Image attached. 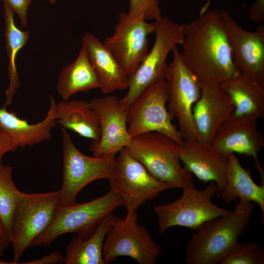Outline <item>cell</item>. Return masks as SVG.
<instances>
[{
  "mask_svg": "<svg viewBox=\"0 0 264 264\" xmlns=\"http://www.w3.org/2000/svg\"><path fill=\"white\" fill-rule=\"evenodd\" d=\"M81 43L98 79L102 93L127 89L129 77L104 43L90 33L83 36Z\"/></svg>",
  "mask_w": 264,
  "mask_h": 264,
  "instance_id": "19",
  "label": "cell"
},
{
  "mask_svg": "<svg viewBox=\"0 0 264 264\" xmlns=\"http://www.w3.org/2000/svg\"><path fill=\"white\" fill-rule=\"evenodd\" d=\"M154 22L142 18H131L120 13L113 35L104 44L110 51L129 77L138 68L148 51V36L154 32Z\"/></svg>",
  "mask_w": 264,
  "mask_h": 264,
  "instance_id": "13",
  "label": "cell"
},
{
  "mask_svg": "<svg viewBox=\"0 0 264 264\" xmlns=\"http://www.w3.org/2000/svg\"><path fill=\"white\" fill-rule=\"evenodd\" d=\"M117 217L111 213L100 223L88 238L78 236L72 238L66 246L64 255L65 264H105L103 247L106 234Z\"/></svg>",
  "mask_w": 264,
  "mask_h": 264,
  "instance_id": "24",
  "label": "cell"
},
{
  "mask_svg": "<svg viewBox=\"0 0 264 264\" xmlns=\"http://www.w3.org/2000/svg\"><path fill=\"white\" fill-rule=\"evenodd\" d=\"M256 206L239 200L230 214L208 220L195 230L185 247L187 264H218L232 252L247 230Z\"/></svg>",
  "mask_w": 264,
  "mask_h": 264,
  "instance_id": "2",
  "label": "cell"
},
{
  "mask_svg": "<svg viewBox=\"0 0 264 264\" xmlns=\"http://www.w3.org/2000/svg\"><path fill=\"white\" fill-rule=\"evenodd\" d=\"M56 122L63 128L93 141L100 139L99 120L89 102L75 99L56 103Z\"/></svg>",
  "mask_w": 264,
  "mask_h": 264,
  "instance_id": "23",
  "label": "cell"
},
{
  "mask_svg": "<svg viewBox=\"0 0 264 264\" xmlns=\"http://www.w3.org/2000/svg\"><path fill=\"white\" fill-rule=\"evenodd\" d=\"M12 170L11 166L0 165V223L10 241L19 191L12 177Z\"/></svg>",
  "mask_w": 264,
  "mask_h": 264,
  "instance_id": "27",
  "label": "cell"
},
{
  "mask_svg": "<svg viewBox=\"0 0 264 264\" xmlns=\"http://www.w3.org/2000/svg\"><path fill=\"white\" fill-rule=\"evenodd\" d=\"M182 189V194L178 198L154 207L160 233L176 226L195 230L208 220L233 212L213 202V198L219 192L214 182H210L205 189L199 190L195 187L192 178Z\"/></svg>",
  "mask_w": 264,
  "mask_h": 264,
  "instance_id": "6",
  "label": "cell"
},
{
  "mask_svg": "<svg viewBox=\"0 0 264 264\" xmlns=\"http://www.w3.org/2000/svg\"><path fill=\"white\" fill-rule=\"evenodd\" d=\"M17 146L11 137L0 126V165L4 155L10 152H14L18 149Z\"/></svg>",
  "mask_w": 264,
  "mask_h": 264,
  "instance_id": "31",
  "label": "cell"
},
{
  "mask_svg": "<svg viewBox=\"0 0 264 264\" xmlns=\"http://www.w3.org/2000/svg\"><path fill=\"white\" fill-rule=\"evenodd\" d=\"M50 105L45 117L36 124L21 119L14 111L0 108V126L11 137L18 148L32 147L51 137V129L56 122V102L50 96Z\"/></svg>",
  "mask_w": 264,
  "mask_h": 264,
  "instance_id": "20",
  "label": "cell"
},
{
  "mask_svg": "<svg viewBox=\"0 0 264 264\" xmlns=\"http://www.w3.org/2000/svg\"><path fill=\"white\" fill-rule=\"evenodd\" d=\"M46 0L51 4H54L57 1V0Z\"/></svg>",
  "mask_w": 264,
  "mask_h": 264,
  "instance_id": "36",
  "label": "cell"
},
{
  "mask_svg": "<svg viewBox=\"0 0 264 264\" xmlns=\"http://www.w3.org/2000/svg\"><path fill=\"white\" fill-rule=\"evenodd\" d=\"M211 0H206L204 4L201 7L199 10V16L203 15L206 11L208 10V8L210 5Z\"/></svg>",
  "mask_w": 264,
  "mask_h": 264,
  "instance_id": "35",
  "label": "cell"
},
{
  "mask_svg": "<svg viewBox=\"0 0 264 264\" xmlns=\"http://www.w3.org/2000/svg\"><path fill=\"white\" fill-rule=\"evenodd\" d=\"M220 264H264V250L258 243L239 242L232 252Z\"/></svg>",
  "mask_w": 264,
  "mask_h": 264,
  "instance_id": "28",
  "label": "cell"
},
{
  "mask_svg": "<svg viewBox=\"0 0 264 264\" xmlns=\"http://www.w3.org/2000/svg\"><path fill=\"white\" fill-rule=\"evenodd\" d=\"M96 88H100L98 79L82 46L76 60L61 70L57 91L64 100H66L79 92Z\"/></svg>",
  "mask_w": 264,
  "mask_h": 264,
  "instance_id": "25",
  "label": "cell"
},
{
  "mask_svg": "<svg viewBox=\"0 0 264 264\" xmlns=\"http://www.w3.org/2000/svg\"><path fill=\"white\" fill-rule=\"evenodd\" d=\"M100 124L101 135L97 141L89 146L94 156L116 154L131 142L127 123V108L113 95L96 97L90 102Z\"/></svg>",
  "mask_w": 264,
  "mask_h": 264,
  "instance_id": "16",
  "label": "cell"
},
{
  "mask_svg": "<svg viewBox=\"0 0 264 264\" xmlns=\"http://www.w3.org/2000/svg\"><path fill=\"white\" fill-rule=\"evenodd\" d=\"M180 147L167 135L151 132L132 137L125 148L155 178L173 188L182 189L192 177L181 164Z\"/></svg>",
  "mask_w": 264,
  "mask_h": 264,
  "instance_id": "3",
  "label": "cell"
},
{
  "mask_svg": "<svg viewBox=\"0 0 264 264\" xmlns=\"http://www.w3.org/2000/svg\"><path fill=\"white\" fill-rule=\"evenodd\" d=\"M219 85L232 101L234 114L264 117V87L256 80L239 72Z\"/></svg>",
  "mask_w": 264,
  "mask_h": 264,
  "instance_id": "22",
  "label": "cell"
},
{
  "mask_svg": "<svg viewBox=\"0 0 264 264\" xmlns=\"http://www.w3.org/2000/svg\"><path fill=\"white\" fill-rule=\"evenodd\" d=\"M250 19L254 22H264V0H255L249 10Z\"/></svg>",
  "mask_w": 264,
  "mask_h": 264,
  "instance_id": "32",
  "label": "cell"
},
{
  "mask_svg": "<svg viewBox=\"0 0 264 264\" xmlns=\"http://www.w3.org/2000/svg\"><path fill=\"white\" fill-rule=\"evenodd\" d=\"M64 262V256L60 252L57 251L44 256L41 258L37 259L28 263H24V264H63Z\"/></svg>",
  "mask_w": 264,
  "mask_h": 264,
  "instance_id": "33",
  "label": "cell"
},
{
  "mask_svg": "<svg viewBox=\"0 0 264 264\" xmlns=\"http://www.w3.org/2000/svg\"><path fill=\"white\" fill-rule=\"evenodd\" d=\"M218 196L227 204L237 198L254 202L261 209V220L264 224V184L259 185L254 182L250 172L241 165L234 154L229 155L225 184Z\"/></svg>",
  "mask_w": 264,
  "mask_h": 264,
  "instance_id": "21",
  "label": "cell"
},
{
  "mask_svg": "<svg viewBox=\"0 0 264 264\" xmlns=\"http://www.w3.org/2000/svg\"><path fill=\"white\" fill-rule=\"evenodd\" d=\"M181 53L200 84L220 83L239 72L235 66L220 10H208L183 24Z\"/></svg>",
  "mask_w": 264,
  "mask_h": 264,
  "instance_id": "1",
  "label": "cell"
},
{
  "mask_svg": "<svg viewBox=\"0 0 264 264\" xmlns=\"http://www.w3.org/2000/svg\"><path fill=\"white\" fill-rule=\"evenodd\" d=\"M10 243V241L5 234L0 223V257L3 255ZM10 264V263H7L0 260V264Z\"/></svg>",
  "mask_w": 264,
  "mask_h": 264,
  "instance_id": "34",
  "label": "cell"
},
{
  "mask_svg": "<svg viewBox=\"0 0 264 264\" xmlns=\"http://www.w3.org/2000/svg\"><path fill=\"white\" fill-rule=\"evenodd\" d=\"M63 141V183L61 204L75 203L80 191L91 182L109 180L113 172L116 154L89 156L81 152L73 143L67 130L62 128Z\"/></svg>",
  "mask_w": 264,
  "mask_h": 264,
  "instance_id": "8",
  "label": "cell"
},
{
  "mask_svg": "<svg viewBox=\"0 0 264 264\" xmlns=\"http://www.w3.org/2000/svg\"><path fill=\"white\" fill-rule=\"evenodd\" d=\"M128 15L131 18H142L145 20L159 21L162 17L158 0H130Z\"/></svg>",
  "mask_w": 264,
  "mask_h": 264,
  "instance_id": "29",
  "label": "cell"
},
{
  "mask_svg": "<svg viewBox=\"0 0 264 264\" xmlns=\"http://www.w3.org/2000/svg\"><path fill=\"white\" fill-rule=\"evenodd\" d=\"M3 4L7 5L17 13L21 24L25 28L28 25L27 13L32 0H2Z\"/></svg>",
  "mask_w": 264,
  "mask_h": 264,
  "instance_id": "30",
  "label": "cell"
},
{
  "mask_svg": "<svg viewBox=\"0 0 264 264\" xmlns=\"http://www.w3.org/2000/svg\"><path fill=\"white\" fill-rule=\"evenodd\" d=\"M200 85L201 95L193 108L196 140L211 145L218 128L234 113L235 106L219 84Z\"/></svg>",
  "mask_w": 264,
  "mask_h": 264,
  "instance_id": "17",
  "label": "cell"
},
{
  "mask_svg": "<svg viewBox=\"0 0 264 264\" xmlns=\"http://www.w3.org/2000/svg\"><path fill=\"white\" fill-rule=\"evenodd\" d=\"M136 212L127 211L125 218L117 217L108 230L103 244L105 264L119 256H128L139 264H155L162 249L143 225L137 223Z\"/></svg>",
  "mask_w": 264,
  "mask_h": 264,
  "instance_id": "9",
  "label": "cell"
},
{
  "mask_svg": "<svg viewBox=\"0 0 264 264\" xmlns=\"http://www.w3.org/2000/svg\"><path fill=\"white\" fill-rule=\"evenodd\" d=\"M168 98L166 82L162 79L148 86L133 100L127 110L128 130L132 138L155 132L182 144L183 139L167 108Z\"/></svg>",
  "mask_w": 264,
  "mask_h": 264,
  "instance_id": "10",
  "label": "cell"
},
{
  "mask_svg": "<svg viewBox=\"0 0 264 264\" xmlns=\"http://www.w3.org/2000/svg\"><path fill=\"white\" fill-rule=\"evenodd\" d=\"M229 156L216 151L211 145L197 140H183L180 158L183 166L200 181L214 182L219 196L226 182Z\"/></svg>",
  "mask_w": 264,
  "mask_h": 264,
  "instance_id": "18",
  "label": "cell"
},
{
  "mask_svg": "<svg viewBox=\"0 0 264 264\" xmlns=\"http://www.w3.org/2000/svg\"><path fill=\"white\" fill-rule=\"evenodd\" d=\"M254 115L238 116L234 113L219 126L211 143L218 152L226 156L235 153L253 158L259 171L261 183L264 184V171L259 153L264 147V138L259 131Z\"/></svg>",
  "mask_w": 264,
  "mask_h": 264,
  "instance_id": "14",
  "label": "cell"
},
{
  "mask_svg": "<svg viewBox=\"0 0 264 264\" xmlns=\"http://www.w3.org/2000/svg\"><path fill=\"white\" fill-rule=\"evenodd\" d=\"M109 180L110 189L120 196L127 211L136 212L161 192L173 188L151 175L125 148L116 156L113 172Z\"/></svg>",
  "mask_w": 264,
  "mask_h": 264,
  "instance_id": "12",
  "label": "cell"
},
{
  "mask_svg": "<svg viewBox=\"0 0 264 264\" xmlns=\"http://www.w3.org/2000/svg\"><path fill=\"white\" fill-rule=\"evenodd\" d=\"M155 41L151 50L134 73L129 78L128 91L121 102L127 108L148 86L165 79L168 65L167 59L175 47L184 40L183 24L162 17L154 21Z\"/></svg>",
  "mask_w": 264,
  "mask_h": 264,
  "instance_id": "7",
  "label": "cell"
},
{
  "mask_svg": "<svg viewBox=\"0 0 264 264\" xmlns=\"http://www.w3.org/2000/svg\"><path fill=\"white\" fill-rule=\"evenodd\" d=\"M121 206H123L121 198L111 189L104 196L89 201L60 205L50 226L33 246L49 245L59 236L69 233H76L77 236L83 239L88 238L108 215Z\"/></svg>",
  "mask_w": 264,
  "mask_h": 264,
  "instance_id": "5",
  "label": "cell"
},
{
  "mask_svg": "<svg viewBox=\"0 0 264 264\" xmlns=\"http://www.w3.org/2000/svg\"><path fill=\"white\" fill-rule=\"evenodd\" d=\"M220 12L235 66L239 72L264 87V24L255 31H249L240 26L227 11Z\"/></svg>",
  "mask_w": 264,
  "mask_h": 264,
  "instance_id": "15",
  "label": "cell"
},
{
  "mask_svg": "<svg viewBox=\"0 0 264 264\" xmlns=\"http://www.w3.org/2000/svg\"><path fill=\"white\" fill-rule=\"evenodd\" d=\"M60 204V190L32 194L19 190L10 239L13 248L12 264H18L25 251L33 246L46 230Z\"/></svg>",
  "mask_w": 264,
  "mask_h": 264,
  "instance_id": "4",
  "label": "cell"
},
{
  "mask_svg": "<svg viewBox=\"0 0 264 264\" xmlns=\"http://www.w3.org/2000/svg\"><path fill=\"white\" fill-rule=\"evenodd\" d=\"M5 20V48L8 58V75L9 84L5 91L6 101L4 107L10 105L16 91L20 86L19 75L16 66V58L19 50L25 45L29 39V33L22 31L16 25L14 11L3 4Z\"/></svg>",
  "mask_w": 264,
  "mask_h": 264,
  "instance_id": "26",
  "label": "cell"
},
{
  "mask_svg": "<svg viewBox=\"0 0 264 264\" xmlns=\"http://www.w3.org/2000/svg\"><path fill=\"white\" fill-rule=\"evenodd\" d=\"M173 59L168 65L165 79L168 90L167 108L178 123L183 140H196L193 108L201 95L200 85L184 63L177 46L173 50Z\"/></svg>",
  "mask_w": 264,
  "mask_h": 264,
  "instance_id": "11",
  "label": "cell"
}]
</instances>
